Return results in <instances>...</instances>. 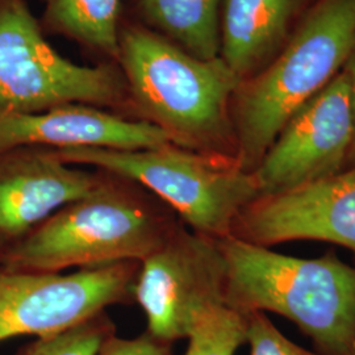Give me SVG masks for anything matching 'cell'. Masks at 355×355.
I'll return each mask as SVG.
<instances>
[{"label": "cell", "mask_w": 355, "mask_h": 355, "mask_svg": "<svg viewBox=\"0 0 355 355\" xmlns=\"http://www.w3.org/2000/svg\"><path fill=\"white\" fill-rule=\"evenodd\" d=\"M64 104L130 108L107 66H79L54 51L24 0H0V108L36 114Z\"/></svg>", "instance_id": "cell-6"}, {"label": "cell", "mask_w": 355, "mask_h": 355, "mask_svg": "<svg viewBox=\"0 0 355 355\" xmlns=\"http://www.w3.org/2000/svg\"><path fill=\"white\" fill-rule=\"evenodd\" d=\"M354 141L349 80L341 71L280 130L253 173L259 196L333 177L347 165Z\"/></svg>", "instance_id": "cell-9"}, {"label": "cell", "mask_w": 355, "mask_h": 355, "mask_svg": "<svg viewBox=\"0 0 355 355\" xmlns=\"http://www.w3.org/2000/svg\"><path fill=\"white\" fill-rule=\"evenodd\" d=\"M103 171L98 186L66 204L6 257L0 270L58 274L142 262L180 225L177 214L129 178Z\"/></svg>", "instance_id": "cell-1"}, {"label": "cell", "mask_w": 355, "mask_h": 355, "mask_svg": "<svg viewBox=\"0 0 355 355\" xmlns=\"http://www.w3.org/2000/svg\"><path fill=\"white\" fill-rule=\"evenodd\" d=\"M119 57L137 120L177 146L237 161L232 102L242 80L220 57L199 60L140 28L123 33Z\"/></svg>", "instance_id": "cell-2"}, {"label": "cell", "mask_w": 355, "mask_h": 355, "mask_svg": "<svg viewBox=\"0 0 355 355\" xmlns=\"http://www.w3.org/2000/svg\"><path fill=\"white\" fill-rule=\"evenodd\" d=\"M246 343L250 355H320L291 343L267 318L265 312L246 316Z\"/></svg>", "instance_id": "cell-18"}, {"label": "cell", "mask_w": 355, "mask_h": 355, "mask_svg": "<svg viewBox=\"0 0 355 355\" xmlns=\"http://www.w3.org/2000/svg\"><path fill=\"white\" fill-rule=\"evenodd\" d=\"M343 71L345 76H347L349 80V89H350V99H352V108H353V116H354V141L352 146V152L349 155L347 165L355 166V41L352 46V51L347 55V60L343 64Z\"/></svg>", "instance_id": "cell-20"}, {"label": "cell", "mask_w": 355, "mask_h": 355, "mask_svg": "<svg viewBox=\"0 0 355 355\" xmlns=\"http://www.w3.org/2000/svg\"><path fill=\"white\" fill-rule=\"evenodd\" d=\"M114 333V320L103 311L62 333L26 343L15 355H96L102 343Z\"/></svg>", "instance_id": "cell-16"}, {"label": "cell", "mask_w": 355, "mask_h": 355, "mask_svg": "<svg viewBox=\"0 0 355 355\" xmlns=\"http://www.w3.org/2000/svg\"><path fill=\"white\" fill-rule=\"evenodd\" d=\"M225 261L217 240L183 223L141 262L133 299L148 331L166 343L189 338L207 315L225 306Z\"/></svg>", "instance_id": "cell-8"}, {"label": "cell", "mask_w": 355, "mask_h": 355, "mask_svg": "<svg viewBox=\"0 0 355 355\" xmlns=\"http://www.w3.org/2000/svg\"><path fill=\"white\" fill-rule=\"evenodd\" d=\"M66 164L129 178L167 204L191 230L214 240L232 234L242 209L259 196L253 174L236 159L174 144L140 150L70 148L55 150Z\"/></svg>", "instance_id": "cell-5"}, {"label": "cell", "mask_w": 355, "mask_h": 355, "mask_svg": "<svg viewBox=\"0 0 355 355\" xmlns=\"http://www.w3.org/2000/svg\"><path fill=\"white\" fill-rule=\"evenodd\" d=\"M230 236L265 248L320 240L355 253V166L295 190L258 196L240 212Z\"/></svg>", "instance_id": "cell-10"}, {"label": "cell", "mask_w": 355, "mask_h": 355, "mask_svg": "<svg viewBox=\"0 0 355 355\" xmlns=\"http://www.w3.org/2000/svg\"><path fill=\"white\" fill-rule=\"evenodd\" d=\"M167 144L170 139L159 128L89 104H64L36 114L0 108V153L21 146L140 150Z\"/></svg>", "instance_id": "cell-12"}, {"label": "cell", "mask_w": 355, "mask_h": 355, "mask_svg": "<svg viewBox=\"0 0 355 355\" xmlns=\"http://www.w3.org/2000/svg\"><path fill=\"white\" fill-rule=\"evenodd\" d=\"M355 41V0H318L271 64L236 91L237 162L253 174L280 130L343 71Z\"/></svg>", "instance_id": "cell-4"}, {"label": "cell", "mask_w": 355, "mask_h": 355, "mask_svg": "<svg viewBox=\"0 0 355 355\" xmlns=\"http://www.w3.org/2000/svg\"><path fill=\"white\" fill-rule=\"evenodd\" d=\"M224 0H139L144 15L191 55L220 57Z\"/></svg>", "instance_id": "cell-14"}, {"label": "cell", "mask_w": 355, "mask_h": 355, "mask_svg": "<svg viewBox=\"0 0 355 355\" xmlns=\"http://www.w3.org/2000/svg\"><path fill=\"white\" fill-rule=\"evenodd\" d=\"M187 340L186 355H234L246 343V318L221 306L207 315Z\"/></svg>", "instance_id": "cell-17"}, {"label": "cell", "mask_w": 355, "mask_h": 355, "mask_svg": "<svg viewBox=\"0 0 355 355\" xmlns=\"http://www.w3.org/2000/svg\"><path fill=\"white\" fill-rule=\"evenodd\" d=\"M311 0H224L220 58L241 80L261 73L287 45Z\"/></svg>", "instance_id": "cell-13"}, {"label": "cell", "mask_w": 355, "mask_h": 355, "mask_svg": "<svg viewBox=\"0 0 355 355\" xmlns=\"http://www.w3.org/2000/svg\"><path fill=\"white\" fill-rule=\"evenodd\" d=\"M141 262L80 268L71 274L0 270V343L49 337L107 311L130 304Z\"/></svg>", "instance_id": "cell-7"}, {"label": "cell", "mask_w": 355, "mask_h": 355, "mask_svg": "<svg viewBox=\"0 0 355 355\" xmlns=\"http://www.w3.org/2000/svg\"><path fill=\"white\" fill-rule=\"evenodd\" d=\"M102 170L66 164L55 149L21 146L0 153V265L66 204L87 195Z\"/></svg>", "instance_id": "cell-11"}, {"label": "cell", "mask_w": 355, "mask_h": 355, "mask_svg": "<svg viewBox=\"0 0 355 355\" xmlns=\"http://www.w3.org/2000/svg\"><path fill=\"white\" fill-rule=\"evenodd\" d=\"M173 345L148 330L135 338H123L114 333L102 343L96 355H173Z\"/></svg>", "instance_id": "cell-19"}, {"label": "cell", "mask_w": 355, "mask_h": 355, "mask_svg": "<svg viewBox=\"0 0 355 355\" xmlns=\"http://www.w3.org/2000/svg\"><path fill=\"white\" fill-rule=\"evenodd\" d=\"M51 26L89 46L119 57V13L123 0H45Z\"/></svg>", "instance_id": "cell-15"}, {"label": "cell", "mask_w": 355, "mask_h": 355, "mask_svg": "<svg viewBox=\"0 0 355 355\" xmlns=\"http://www.w3.org/2000/svg\"><path fill=\"white\" fill-rule=\"evenodd\" d=\"M225 261V306L274 312L311 337L320 355H355V267L336 254L302 259L233 236L217 240Z\"/></svg>", "instance_id": "cell-3"}]
</instances>
